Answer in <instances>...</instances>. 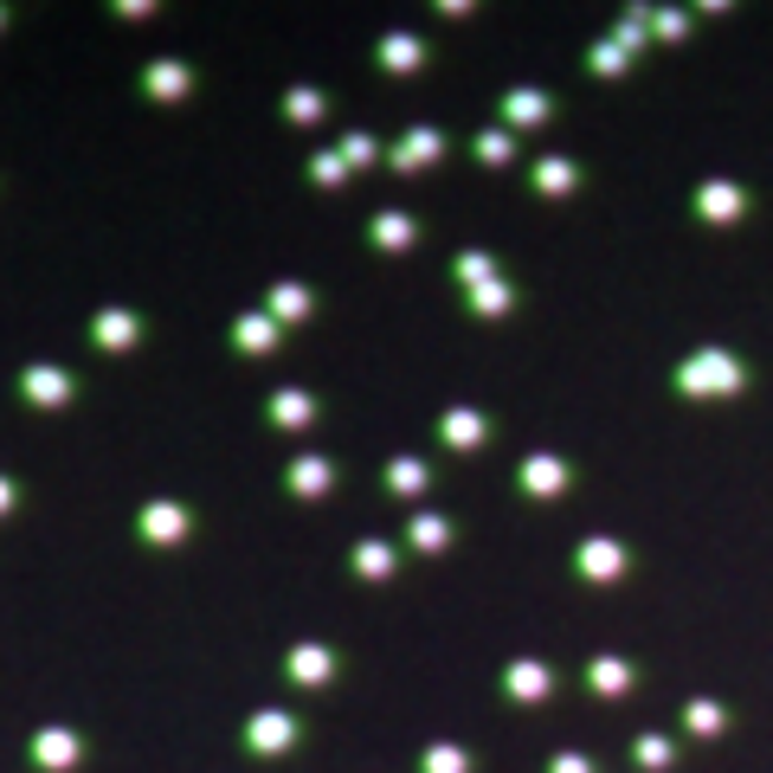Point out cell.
Segmentation results:
<instances>
[{"label": "cell", "mask_w": 773, "mask_h": 773, "mask_svg": "<svg viewBox=\"0 0 773 773\" xmlns=\"http://www.w3.org/2000/svg\"><path fill=\"white\" fill-rule=\"evenodd\" d=\"M265 420L278 425V432H303V425L316 420L310 387H278V394H271V407H265Z\"/></svg>", "instance_id": "cell-21"}, {"label": "cell", "mask_w": 773, "mask_h": 773, "mask_svg": "<svg viewBox=\"0 0 773 773\" xmlns=\"http://www.w3.org/2000/svg\"><path fill=\"white\" fill-rule=\"evenodd\" d=\"M342 161H349V174H354V168H367V161H387V148L367 136V130H349V136H342Z\"/></svg>", "instance_id": "cell-32"}, {"label": "cell", "mask_w": 773, "mask_h": 773, "mask_svg": "<svg viewBox=\"0 0 773 773\" xmlns=\"http://www.w3.org/2000/svg\"><path fill=\"white\" fill-rule=\"evenodd\" d=\"M684 722H690V735H722V709L709 703V697H697V703L684 709Z\"/></svg>", "instance_id": "cell-35"}, {"label": "cell", "mask_w": 773, "mask_h": 773, "mask_svg": "<svg viewBox=\"0 0 773 773\" xmlns=\"http://www.w3.org/2000/svg\"><path fill=\"white\" fill-rule=\"evenodd\" d=\"M451 278L464 283V297H471V316H484V323H496V316H509V303H516V290L503 283V271H496L491 252H458L451 258Z\"/></svg>", "instance_id": "cell-1"}, {"label": "cell", "mask_w": 773, "mask_h": 773, "mask_svg": "<svg viewBox=\"0 0 773 773\" xmlns=\"http://www.w3.org/2000/svg\"><path fill=\"white\" fill-rule=\"evenodd\" d=\"M413 232H420V226H413L407 213H374V226H367V239H374L381 252H407V245H413Z\"/></svg>", "instance_id": "cell-25"}, {"label": "cell", "mask_w": 773, "mask_h": 773, "mask_svg": "<svg viewBox=\"0 0 773 773\" xmlns=\"http://www.w3.org/2000/svg\"><path fill=\"white\" fill-rule=\"evenodd\" d=\"M420 773H471V754L458 741H432L420 754Z\"/></svg>", "instance_id": "cell-29"}, {"label": "cell", "mask_w": 773, "mask_h": 773, "mask_svg": "<svg viewBox=\"0 0 773 773\" xmlns=\"http://www.w3.org/2000/svg\"><path fill=\"white\" fill-rule=\"evenodd\" d=\"M503 690H509V703H548V697H555V671L535 664V657H516V664L503 671Z\"/></svg>", "instance_id": "cell-10"}, {"label": "cell", "mask_w": 773, "mask_h": 773, "mask_svg": "<svg viewBox=\"0 0 773 773\" xmlns=\"http://www.w3.org/2000/svg\"><path fill=\"white\" fill-rule=\"evenodd\" d=\"M573 181H580V168L567 155H542L535 161V194H555L561 201V194H573Z\"/></svg>", "instance_id": "cell-26"}, {"label": "cell", "mask_w": 773, "mask_h": 773, "mask_svg": "<svg viewBox=\"0 0 773 773\" xmlns=\"http://www.w3.org/2000/svg\"><path fill=\"white\" fill-rule=\"evenodd\" d=\"M587 690L606 697V703H626V697H632V664H626V657H593V664H587Z\"/></svg>", "instance_id": "cell-20"}, {"label": "cell", "mask_w": 773, "mask_h": 773, "mask_svg": "<svg viewBox=\"0 0 773 773\" xmlns=\"http://www.w3.org/2000/svg\"><path fill=\"white\" fill-rule=\"evenodd\" d=\"M349 567L367 580V587H381V580H394V573H400V555H394V542L367 535V542H354V561Z\"/></svg>", "instance_id": "cell-22"}, {"label": "cell", "mask_w": 773, "mask_h": 773, "mask_svg": "<svg viewBox=\"0 0 773 773\" xmlns=\"http://www.w3.org/2000/svg\"><path fill=\"white\" fill-rule=\"evenodd\" d=\"M90 342H97V349H110V354H130L142 342L136 310H117V303H110V310H97V316H90Z\"/></svg>", "instance_id": "cell-11"}, {"label": "cell", "mask_w": 773, "mask_h": 773, "mask_svg": "<svg viewBox=\"0 0 773 773\" xmlns=\"http://www.w3.org/2000/svg\"><path fill=\"white\" fill-rule=\"evenodd\" d=\"M548 117H555V97H548V90H529V84H522V90L503 97V130H509V136H516V130H535V123H548Z\"/></svg>", "instance_id": "cell-15"}, {"label": "cell", "mask_w": 773, "mask_h": 773, "mask_svg": "<svg viewBox=\"0 0 773 773\" xmlns=\"http://www.w3.org/2000/svg\"><path fill=\"white\" fill-rule=\"evenodd\" d=\"M697 213L715 219V226H735V219L748 213V194H741L735 181H703V188H697Z\"/></svg>", "instance_id": "cell-19"}, {"label": "cell", "mask_w": 773, "mask_h": 773, "mask_svg": "<svg viewBox=\"0 0 773 773\" xmlns=\"http://www.w3.org/2000/svg\"><path fill=\"white\" fill-rule=\"evenodd\" d=\"M509 155H516V136H509V130H484V136H478V161H491V168H503Z\"/></svg>", "instance_id": "cell-34"}, {"label": "cell", "mask_w": 773, "mask_h": 773, "mask_svg": "<svg viewBox=\"0 0 773 773\" xmlns=\"http://www.w3.org/2000/svg\"><path fill=\"white\" fill-rule=\"evenodd\" d=\"M671 754H677V748H671L664 735H638V741H632V761H638V768H651V773L671 768Z\"/></svg>", "instance_id": "cell-33"}, {"label": "cell", "mask_w": 773, "mask_h": 773, "mask_svg": "<svg viewBox=\"0 0 773 773\" xmlns=\"http://www.w3.org/2000/svg\"><path fill=\"white\" fill-rule=\"evenodd\" d=\"M283 484H290V496L316 503V496H329V491H336V464H329V458H316V451H303V458H290Z\"/></svg>", "instance_id": "cell-14"}, {"label": "cell", "mask_w": 773, "mask_h": 773, "mask_svg": "<svg viewBox=\"0 0 773 773\" xmlns=\"http://www.w3.org/2000/svg\"><path fill=\"white\" fill-rule=\"evenodd\" d=\"M407 542H413L420 555H445V542H451V522H445V516H432V509H420V516L407 522Z\"/></svg>", "instance_id": "cell-27"}, {"label": "cell", "mask_w": 773, "mask_h": 773, "mask_svg": "<svg viewBox=\"0 0 773 773\" xmlns=\"http://www.w3.org/2000/svg\"><path fill=\"white\" fill-rule=\"evenodd\" d=\"M0 26H7V7H0Z\"/></svg>", "instance_id": "cell-38"}, {"label": "cell", "mask_w": 773, "mask_h": 773, "mask_svg": "<svg viewBox=\"0 0 773 773\" xmlns=\"http://www.w3.org/2000/svg\"><path fill=\"white\" fill-rule=\"evenodd\" d=\"M33 768L39 773H71V768H84V735H71V728H33Z\"/></svg>", "instance_id": "cell-4"}, {"label": "cell", "mask_w": 773, "mask_h": 773, "mask_svg": "<svg viewBox=\"0 0 773 773\" xmlns=\"http://www.w3.org/2000/svg\"><path fill=\"white\" fill-rule=\"evenodd\" d=\"M194 90V71L181 65V59H155V65L142 71V97H155V104H181Z\"/></svg>", "instance_id": "cell-16"}, {"label": "cell", "mask_w": 773, "mask_h": 773, "mask_svg": "<svg viewBox=\"0 0 773 773\" xmlns=\"http://www.w3.org/2000/svg\"><path fill=\"white\" fill-rule=\"evenodd\" d=\"M310 181H316V188H342V181H349L342 148H316V155H310Z\"/></svg>", "instance_id": "cell-30"}, {"label": "cell", "mask_w": 773, "mask_h": 773, "mask_svg": "<svg viewBox=\"0 0 773 773\" xmlns=\"http://www.w3.org/2000/svg\"><path fill=\"white\" fill-rule=\"evenodd\" d=\"M283 117H290L297 130H316V123L329 117V97L310 90V84H290V90H283Z\"/></svg>", "instance_id": "cell-23"}, {"label": "cell", "mask_w": 773, "mask_h": 773, "mask_svg": "<svg viewBox=\"0 0 773 773\" xmlns=\"http://www.w3.org/2000/svg\"><path fill=\"white\" fill-rule=\"evenodd\" d=\"M265 310H271L278 323H303V316H310V283H297V278L271 283V297H265Z\"/></svg>", "instance_id": "cell-24"}, {"label": "cell", "mask_w": 773, "mask_h": 773, "mask_svg": "<svg viewBox=\"0 0 773 773\" xmlns=\"http://www.w3.org/2000/svg\"><path fill=\"white\" fill-rule=\"evenodd\" d=\"M290 741H297V715L290 709H258L245 722V748L252 754H290Z\"/></svg>", "instance_id": "cell-8"}, {"label": "cell", "mask_w": 773, "mask_h": 773, "mask_svg": "<svg viewBox=\"0 0 773 773\" xmlns=\"http://www.w3.org/2000/svg\"><path fill=\"white\" fill-rule=\"evenodd\" d=\"M387 491H394V496H425V491H432L425 458H394V464H387Z\"/></svg>", "instance_id": "cell-28"}, {"label": "cell", "mask_w": 773, "mask_h": 773, "mask_svg": "<svg viewBox=\"0 0 773 773\" xmlns=\"http://www.w3.org/2000/svg\"><path fill=\"white\" fill-rule=\"evenodd\" d=\"M677 387H684L690 400H697V394H741V387H748V367L728 349H697L677 367Z\"/></svg>", "instance_id": "cell-2"}, {"label": "cell", "mask_w": 773, "mask_h": 773, "mask_svg": "<svg viewBox=\"0 0 773 773\" xmlns=\"http://www.w3.org/2000/svg\"><path fill=\"white\" fill-rule=\"evenodd\" d=\"M283 677L303 684V690H323V684L336 677V651L316 644V638H310V644H290V651H283Z\"/></svg>", "instance_id": "cell-7"}, {"label": "cell", "mask_w": 773, "mask_h": 773, "mask_svg": "<svg viewBox=\"0 0 773 773\" xmlns=\"http://www.w3.org/2000/svg\"><path fill=\"white\" fill-rule=\"evenodd\" d=\"M587 65L600 71V77H626V65H632V52H626L619 39H600V46L587 52Z\"/></svg>", "instance_id": "cell-31"}, {"label": "cell", "mask_w": 773, "mask_h": 773, "mask_svg": "<svg viewBox=\"0 0 773 773\" xmlns=\"http://www.w3.org/2000/svg\"><path fill=\"white\" fill-rule=\"evenodd\" d=\"M278 342H283V323L271 316V310H252V316L232 323V349L239 354H271Z\"/></svg>", "instance_id": "cell-17"}, {"label": "cell", "mask_w": 773, "mask_h": 773, "mask_svg": "<svg viewBox=\"0 0 773 773\" xmlns=\"http://www.w3.org/2000/svg\"><path fill=\"white\" fill-rule=\"evenodd\" d=\"M374 65L394 71V77H420L425 71V39L420 33H387V39L374 46Z\"/></svg>", "instance_id": "cell-13"}, {"label": "cell", "mask_w": 773, "mask_h": 773, "mask_svg": "<svg viewBox=\"0 0 773 773\" xmlns=\"http://www.w3.org/2000/svg\"><path fill=\"white\" fill-rule=\"evenodd\" d=\"M573 573L593 580V587H613V580L626 573V542H613V535H587V542L573 548Z\"/></svg>", "instance_id": "cell-5"}, {"label": "cell", "mask_w": 773, "mask_h": 773, "mask_svg": "<svg viewBox=\"0 0 773 773\" xmlns=\"http://www.w3.org/2000/svg\"><path fill=\"white\" fill-rule=\"evenodd\" d=\"M438 438H445L451 451H478V445L491 438V420H484L478 407H445V420H438Z\"/></svg>", "instance_id": "cell-18"}, {"label": "cell", "mask_w": 773, "mask_h": 773, "mask_svg": "<svg viewBox=\"0 0 773 773\" xmlns=\"http://www.w3.org/2000/svg\"><path fill=\"white\" fill-rule=\"evenodd\" d=\"M516 484H522V496H561L573 484V471H567L555 451H529L522 471H516Z\"/></svg>", "instance_id": "cell-9"}, {"label": "cell", "mask_w": 773, "mask_h": 773, "mask_svg": "<svg viewBox=\"0 0 773 773\" xmlns=\"http://www.w3.org/2000/svg\"><path fill=\"white\" fill-rule=\"evenodd\" d=\"M188 529H194V516H188L181 503H168V496H155V503L136 516V535L148 542V548H181Z\"/></svg>", "instance_id": "cell-3"}, {"label": "cell", "mask_w": 773, "mask_h": 773, "mask_svg": "<svg viewBox=\"0 0 773 773\" xmlns=\"http://www.w3.org/2000/svg\"><path fill=\"white\" fill-rule=\"evenodd\" d=\"M438 155H445V130H432V123H413L407 136L387 148V168H394V174H420V168H432Z\"/></svg>", "instance_id": "cell-6"}, {"label": "cell", "mask_w": 773, "mask_h": 773, "mask_svg": "<svg viewBox=\"0 0 773 773\" xmlns=\"http://www.w3.org/2000/svg\"><path fill=\"white\" fill-rule=\"evenodd\" d=\"M20 394H26L33 407H65L71 394H77V381H71L65 367L39 361V367H26V374H20Z\"/></svg>", "instance_id": "cell-12"}, {"label": "cell", "mask_w": 773, "mask_h": 773, "mask_svg": "<svg viewBox=\"0 0 773 773\" xmlns=\"http://www.w3.org/2000/svg\"><path fill=\"white\" fill-rule=\"evenodd\" d=\"M548 773H593V761H587V754H573V748H561V754L548 761Z\"/></svg>", "instance_id": "cell-36"}, {"label": "cell", "mask_w": 773, "mask_h": 773, "mask_svg": "<svg viewBox=\"0 0 773 773\" xmlns=\"http://www.w3.org/2000/svg\"><path fill=\"white\" fill-rule=\"evenodd\" d=\"M13 503H20V491H13V478H0V516H7Z\"/></svg>", "instance_id": "cell-37"}]
</instances>
